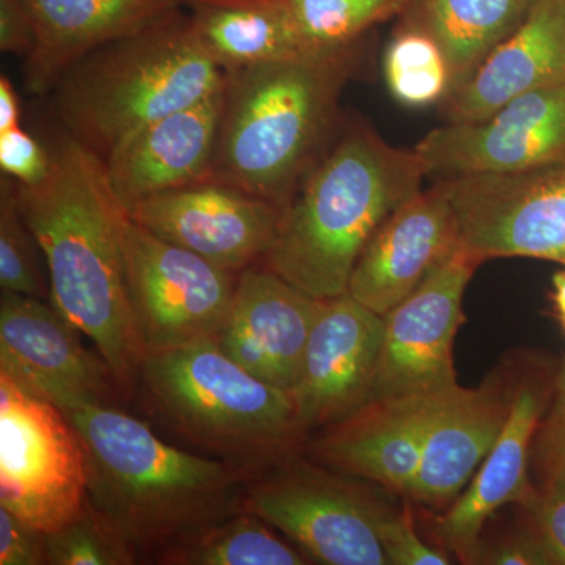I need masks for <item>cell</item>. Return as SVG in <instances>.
Wrapping results in <instances>:
<instances>
[{
    "mask_svg": "<svg viewBox=\"0 0 565 565\" xmlns=\"http://www.w3.org/2000/svg\"><path fill=\"white\" fill-rule=\"evenodd\" d=\"M479 264L460 247L384 315V343L371 399L434 396L459 385L452 352L465 322V291Z\"/></svg>",
    "mask_w": 565,
    "mask_h": 565,
    "instance_id": "12",
    "label": "cell"
},
{
    "mask_svg": "<svg viewBox=\"0 0 565 565\" xmlns=\"http://www.w3.org/2000/svg\"><path fill=\"white\" fill-rule=\"evenodd\" d=\"M50 151V174L39 184L11 180L14 199L43 252L51 303L102 353L132 404L145 349L129 302L128 212L95 152L71 136Z\"/></svg>",
    "mask_w": 565,
    "mask_h": 565,
    "instance_id": "1",
    "label": "cell"
},
{
    "mask_svg": "<svg viewBox=\"0 0 565 565\" xmlns=\"http://www.w3.org/2000/svg\"><path fill=\"white\" fill-rule=\"evenodd\" d=\"M323 300L258 266L237 278L217 344L245 371L291 392Z\"/></svg>",
    "mask_w": 565,
    "mask_h": 565,
    "instance_id": "19",
    "label": "cell"
},
{
    "mask_svg": "<svg viewBox=\"0 0 565 565\" xmlns=\"http://www.w3.org/2000/svg\"><path fill=\"white\" fill-rule=\"evenodd\" d=\"M382 343L384 316L348 292L323 300L289 392L308 435L371 399Z\"/></svg>",
    "mask_w": 565,
    "mask_h": 565,
    "instance_id": "15",
    "label": "cell"
},
{
    "mask_svg": "<svg viewBox=\"0 0 565 565\" xmlns=\"http://www.w3.org/2000/svg\"><path fill=\"white\" fill-rule=\"evenodd\" d=\"M84 446L88 501L131 545L139 564L243 511L248 475L169 444L122 407L63 412Z\"/></svg>",
    "mask_w": 565,
    "mask_h": 565,
    "instance_id": "2",
    "label": "cell"
},
{
    "mask_svg": "<svg viewBox=\"0 0 565 565\" xmlns=\"http://www.w3.org/2000/svg\"><path fill=\"white\" fill-rule=\"evenodd\" d=\"M525 512L553 564L565 565V475L545 479L537 501Z\"/></svg>",
    "mask_w": 565,
    "mask_h": 565,
    "instance_id": "33",
    "label": "cell"
},
{
    "mask_svg": "<svg viewBox=\"0 0 565 565\" xmlns=\"http://www.w3.org/2000/svg\"><path fill=\"white\" fill-rule=\"evenodd\" d=\"M262 516L239 511L162 553L154 565H307L310 557Z\"/></svg>",
    "mask_w": 565,
    "mask_h": 565,
    "instance_id": "26",
    "label": "cell"
},
{
    "mask_svg": "<svg viewBox=\"0 0 565 565\" xmlns=\"http://www.w3.org/2000/svg\"><path fill=\"white\" fill-rule=\"evenodd\" d=\"M412 0H288L305 43L316 52L344 50L375 25L399 18Z\"/></svg>",
    "mask_w": 565,
    "mask_h": 565,
    "instance_id": "28",
    "label": "cell"
},
{
    "mask_svg": "<svg viewBox=\"0 0 565 565\" xmlns=\"http://www.w3.org/2000/svg\"><path fill=\"white\" fill-rule=\"evenodd\" d=\"M415 151L427 177L511 173L565 159V82L516 96L478 121L446 122Z\"/></svg>",
    "mask_w": 565,
    "mask_h": 565,
    "instance_id": "14",
    "label": "cell"
},
{
    "mask_svg": "<svg viewBox=\"0 0 565 565\" xmlns=\"http://www.w3.org/2000/svg\"><path fill=\"white\" fill-rule=\"evenodd\" d=\"M377 535L388 565L451 564L441 550L427 545L416 533L414 516L408 508L396 511L386 508L377 520Z\"/></svg>",
    "mask_w": 565,
    "mask_h": 565,
    "instance_id": "31",
    "label": "cell"
},
{
    "mask_svg": "<svg viewBox=\"0 0 565 565\" xmlns=\"http://www.w3.org/2000/svg\"><path fill=\"white\" fill-rule=\"evenodd\" d=\"M0 169L20 184L35 185L50 174L51 151L22 128L0 132Z\"/></svg>",
    "mask_w": 565,
    "mask_h": 565,
    "instance_id": "34",
    "label": "cell"
},
{
    "mask_svg": "<svg viewBox=\"0 0 565 565\" xmlns=\"http://www.w3.org/2000/svg\"><path fill=\"white\" fill-rule=\"evenodd\" d=\"M0 565H47L46 533L0 505Z\"/></svg>",
    "mask_w": 565,
    "mask_h": 565,
    "instance_id": "36",
    "label": "cell"
},
{
    "mask_svg": "<svg viewBox=\"0 0 565 565\" xmlns=\"http://www.w3.org/2000/svg\"><path fill=\"white\" fill-rule=\"evenodd\" d=\"M41 247L18 207L11 178L0 181V288L51 302V281Z\"/></svg>",
    "mask_w": 565,
    "mask_h": 565,
    "instance_id": "29",
    "label": "cell"
},
{
    "mask_svg": "<svg viewBox=\"0 0 565 565\" xmlns=\"http://www.w3.org/2000/svg\"><path fill=\"white\" fill-rule=\"evenodd\" d=\"M35 46V28L24 0H0V51L28 57Z\"/></svg>",
    "mask_w": 565,
    "mask_h": 565,
    "instance_id": "37",
    "label": "cell"
},
{
    "mask_svg": "<svg viewBox=\"0 0 565 565\" xmlns=\"http://www.w3.org/2000/svg\"><path fill=\"white\" fill-rule=\"evenodd\" d=\"M459 248L455 211L435 181L375 230L356 259L348 294L384 316Z\"/></svg>",
    "mask_w": 565,
    "mask_h": 565,
    "instance_id": "20",
    "label": "cell"
},
{
    "mask_svg": "<svg viewBox=\"0 0 565 565\" xmlns=\"http://www.w3.org/2000/svg\"><path fill=\"white\" fill-rule=\"evenodd\" d=\"M424 178L415 148L394 147L366 122H345L286 206L262 266L316 299L343 296L364 245Z\"/></svg>",
    "mask_w": 565,
    "mask_h": 565,
    "instance_id": "4",
    "label": "cell"
},
{
    "mask_svg": "<svg viewBox=\"0 0 565 565\" xmlns=\"http://www.w3.org/2000/svg\"><path fill=\"white\" fill-rule=\"evenodd\" d=\"M534 3L535 0H412L399 18L438 41L459 88L490 52L522 24Z\"/></svg>",
    "mask_w": 565,
    "mask_h": 565,
    "instance_id": "25",
    "label": "cell"
},
{
    "mask_svg": "<svg viewBox=\"0 0 565 565\" xmlns=\"http://www.w3.org/2000/svg\"><path fill=\"white\" fill-rule=\"evenodd\" d=\"M345 50L225 71V102L207 180L286 210L340 128V102L362 70Z\"/></svg>",
    "mask_w": 565,
    "mask_h": 565,
    "instance_id": "3",
    "label": "cell"
},
{
    "mask_svg": "<svg viewBox=\"0 0 565 565\" xmlns=\"http://www.w3.org/2000/svg\"><path fill=\"white\" fill-rule=\"evenodd\" d=\"M437 181L455 211L460 247L479 263L533 258L565 266V159Z\"/></svg>",
    "mask_w": 565,
    "mask_h": 565,
    "instance_id": "10",
    "label": "cell"
},
{
    "mask_svg": "<svg viewBox=\"0 0 565 565\" xmlns=\"http://www.w3.org/2000/svg\"><path fill=\"white\" fill-rule=\"evenodd\" d=\"M82 337L51 302L2 291L0 373L62 412L128 404L109 364Z\"/></svg>",
    "mask_w": 565,
    "mask_h": 565,
    "instance_id": "11",
    "label": "cell"
},
{
    "mask_svg": "<svg viewBox=\"0 0 565 565\" xmlns=\"http://www.w3.org/2000/svg\"><path fill=\"white\" fill-rule=\"evenodd\" d=\"M531 460L545 479L565 475V359L553 384L548 415L539 424Z\"/></svg>",
    "mask_w": 565,
    "mask_h": 565,
    "instance_id": "32",
    "label": "cell"
},
{
    "mask_svg": "<svg viewBox=\"0 0 565 565\" xmlns=\"http://www.w3.org/2000/svg\"><path fill=\"white\" fill-rule=\"evenodd\" d=\"M122 243L129 302L145 353L217 338L239 274L167 243L129 215Z\"/></svg>",
    "mask_w": 565,
    "mask_h": 565,
    "instance_id": "9",
    "label": "cell"
},
{
    "mask_svg": "<svg viewBox=\"0 0 565 565\" xmlns=\"http://www.w3.org/2000/svg\"><path fill=\"white\" fill-rule=\"evenodd\" d=\"M225 85L202 102L141 126L103 159L107 181L125 210L158 193L207 180Z\"/></svg>",
    "mask_w": 565,
    "mask_h": 565,
    "instance_id": "21",
    "label": "cell"
},
{
    "mask_svg": "<svg viewBox=\"0 0 565 565\" xmlns=\"http://www.w3.org/2000/svg\"><path fill=\"white\" fill-rule=\"evenodd\" d=\"M47 565H136L125 537L87 501L70 523L46 533Z\"/></svg>",
    "mask_w": 565,
    "mask_h": 565,
    "instance_id": "30",
    "label": "cell"
},
{
    "mask_svg": "<svg viewBox=\"0 0 565 565\" xmlns=\"http://www.w3.org/2000/svg\"><path fill=\"white\" fill-rule=\"evenodd\" d=\"M21 104L13 84L7 76L0 77V132L20 128Z\"/></svg>",
    "mask_w": 565,
    "mask_h": 565,
    "instance_id": "38",
    "label": "cell"
},
{
    "mask_svg": "<svg viewBox=\"0 0 565 565\" xmlns=\"http://www.w3.org/2000/svg\"><path fill=\"white\" fill-rule=\"evenodd\" d=\"M444 393L375 397L340 422L308 435L302 452L338 473L408 498Z\"/></svg>",
    "mask_w": 565,
    "mask_h": 565,
    "instance_id": "18",
    "label": "cell"
},
{
    "mask_svg": "<svg viewBox=\"0 0 565 565\" xmlns=\"http://www.w3.org/2000/svg\"><path fill=\"white\" fill-rule=\"evenodd\" d=\"M382 66L390 95L408 109L444 106L457 88L444 47L429 32L401 18Z\"/></svg>",
    "mask_w": 565,
    "mask_h": 565,
    "instance_id": "27",
    "label": "cell"
},
{
    "mask_svg": "<svg viewBox=\"0 0 565 565\" xmlns=\"http://www.w3.org/2000/svg\"><path fill=\"white\" fill-rule=\"evenodd\" d=\"M126 212L167 243L234 274L263 263L285 214L269 200L210 180L158 193Z\"/></svg>",
    "mask_w": 565,
    "mask_h": 565,
    "instance_id": "13",
    "label": "cell"
},
{
    "mask_svg": "<svg viewBox=\"0 0 565 565\" xmlns=\"http://www.w3.org/2000/svg\"><path fill=\"white\" fill-rule=\"evenodd\" d=\"M35 28L24 79L32 95H50L63 73L92 51L185 9V0H24Z\"/></svg>",
    "mask_w": 565,
    "mask_h": 565,
    "instance_id": "23",
    "label": "cell"
},
{
    "mask_svg": "<svg viewBox=\"0 0 565 565\" xmlns=\"http://www.w3.org/2000/svg\"><path fill=\"white\" fill-rule=\"evenodd\" d=\"M223 85L225 71L180 9L92 51L62 74L50 95L68 136L103 161L141 126L202 102Z\"/></svg>",
    "mask_w": 565,
    "mask_h": 565,
    "instance_id": "6",
    "label": "cell"
},
{
    "mask_svg": "<svg viewBox=\"0 0 565 565\" xmlns=\"http://www.w3.org/2000/svg\"><path fill=\"white\" fill-rule=\"evenodd\" d=\"M553 384L537 366L520 373L514 404L497 444L470 484L435 522V537L463 564H476L490 516L508 504L530 511L539 498L530 478L531 452Z\"/></svg>",
    "mask_w": 565,
    "mask_h": 565,
    "instance_id": "16",
    "label": "cell"
},
{
    "mask_svg": "<svg viewBox=\"0 0 565 565\" xmlns=\"http://www.w3.org/2000/svg\"><path fill=\"white\" fill-rule=\"evenodd\" d=\"M565 82V0H535L441 110L446 122L478 121L525 93Z\"/></svg>",
    "mask_w": 565,
    "mask_h": 565,
    "instance_id": "22",
    "label": "cell"
},
{
    "mask_svg": "<svg viewBox=\"0 0 565 565\" xmlns=\"http://www.w3.org/2000/svg\"><path fill=\"white\" fill-rule=\"evenodd\" d=\"M185 11L204 51L223 71L326 54L305 43L288 0H185Z\"/></svg>",
    "mask_w": 565,
    "mask_h": 565,
    "instance_id": "24",
    "label": "cell"
},
{
    "mask_svg": "<svg viewBox=\"0 0 565 565\" xmlns=\"http://www.w3.org/2000/svg\"><path fill=\"white\" fill-rule=\"evenodd\" d=\"M134 401L185 449L248 476L302 451L308 437L291 393L245 371L215 338L145 353Z\"/></svg>",
    "mask_w": 565,
    "mask_h": 565,
    "instance_id": "5",
    "label": "cell"
},
{
    "mask_svg": "<svg viewBox=\"0 0 565 565\" xmlns=\"http://www.w3.org/2000/svg\"><path fill=\"white\" fill-rule=\"evenodd\" d=\"M522 367L503 360L478 386L441 394L407 500L440 514L455 503L508 422Z\"/></svg>",
    "mask_w": 565,
    "mask_h": 565,
    "instance_id": "17",
    "label": "cell"
},
{
    "mask_svg": "<svg viewBox=\"0 0 565 565\" xmlns=\"http://www.w3.org/2000/svg\"><path fill=\"white\" fill-rule=\"evenodd\" d=\"M367 484L292 452L248 476L243 511L262 516L313 564L388 565L377 535L388 504Z\"/></svg>",
    "mask_w": 565,
    "mask_h": 565,
    "instance_id": "7",
    "label": "cell"
},
{
    "mask_svg": "<svg viewBox=\"0 0 565 565\" xmlns=\"http://www.w3.org/2000/svg\"><path fill=\"white\" fill-rule=\"evenodd\" d=\"M553 305L565 332V266L553 277Z\"/></svg>",
    "mask_w": 565,
    "mask_h": 565,
    "instance_id": "39",
    "label": "cell"
},
{
    "mask_svg": "<svg viewBox=\"0 0 565 565\" xmlns=\"http://www.w3.org/2000/svg\"><path fill=\"white\" fill-rule=\"evenodd\" d=\"M84 446L68 416L0 373V505L41 533L88 501Z\"/></svg>",
    "mask_w": 565,
    "mask_h": 565,
    "instance_id": "8",
    "label": "cell"
},
{
    "mask_svg": "<svg viewBox=\"0 0 565 565\" xmlns=\"http://www.w3.org/2000/svg\"><path fill=\"white\" fill-rule=\"evenodd\" d=\"M476 564L555 565L530 520L487 545L482 542Z\"/></svg>",
    "mask_w": 565,
    "mask_h": 565,
    "instance_id": "35",
    "label": "cell"
}]
</instances>
